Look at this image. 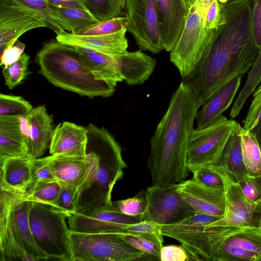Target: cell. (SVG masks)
<instances>
[{
  "label": "cell",
  "mask_w": 261,
  "mask_h": 261,
  "mask_svg": "<svg viewBox=\"0 0 261 261\" xmlns=\"http://www.w3.org/2000/svg\"><path fill=\"white\" fill-rule=\"evenodd\" d=\"M115 10L118 16L125 7L126 0H112Z\"/></svg>",
  "instance_id": "obj_53"
},
{
  "label": "cell",
  "mask_w": 261,
  "mask_h": 261,
  "mask_svg": "<svg viewBox=\"0 0 261 261\" xmlns=\"http://www.w3.org/2000/svg\"><path fill=\"white\" fill-rule=\"evenodd\" d=\"M27 194L0 189V247L3 246L7 237L8 223L12 210Z\"/></svg>",
  "instance_id": "obj_32"
},
{
  "label": "cell",
  "mask_w": 261,
  "mask_h": 261,
  "mask_svg": "<svg viewBox=\"0 0 261 261\" xmlns=\"http://www.w3.org/2000/svg\"><path fill=\"white\" fill-rule=\"evenodd\" d=\"M127 31L141 50L157 54L164 49L156 0H126Z\"/></svg>",
  "instance_id": "obj_10"
},
{
  "label": "cell",
  "mask_w": 261,
  "mask_h": 261,
  "mask_svg": "<svg viewBox=\"0 0 261 261\" xmlns=\"http://www.w3.org/2000/svg\"><path fill=\"white\" fill-rule=\"evenodd\" d=\"M89 12L99 21L118 16L112 0H84Z\"/></svg>",
  "instance_id": "obj_44"
},
{
  "label": "cell",
  "mask_w": 261,
  "mask_h": 261,
  "mask_svg": "<svg viewBox=\"0 0 261 261\" xmlns=\"http://www.w3.org/2000/svg\"><path fill=\"white\" fill-rule=\"evenodd\" d=\"M251 132L254 135L261 151V126L254 128Z\"/></svg>",
  "instance_id": "obj_55"
},
{
  "label": "cell",
  "mask_w": 261,
  "mask_h": 261,
  "mask_svg": "<svg viewBox=\"0 0 261 261\" xmlns=\"http://www.w3.org/2000/svg\"><path fill=\"white\" fill-rule=\"evenodd\" d=\"M251 0L221 6L222 20L202 60L182 81L200 108L227 82L248 72L257 57L251 28Z\"/></svg>",
  "instance_id": "obj_1"
},
{
  "label": "cell",
  "mask_w": 261,
  "mask_h": 261,
  "mask_svg": "<svg viewBox=\"0 0 261 261\" xmlns=\"http://www.w3.org/2000/svg\"><path fill=\"white\" fill-rule=\"evenodd\" d=\"M82 191V188L62 187L59 196L50 205L68 218L77 211L78 203Z\"/></svg>",
  "instance_id": "obj_35"
},
{
  "label": "cell",
  "mask_w": 261,
  "mask_h": 261,
  "mask_svg": "<svg viewBox=\"0 0 261 261\" xmlns=\"http://www.w3.org/2000/svg\"><path fill=\"white\" fill-rule=\"evenodd\" d=\"M118 64L122 77L128 85H142L152 74L155 60L141 50L126 51L118 55Z\"/></svg>",
  "instance_id": "obj_25"
},
{
  "label": "cell",
  "mask_w": 261,
  "mask_h": 261,
  "mask_svg": "<svg viewBox=\"0 0 261 261\" xmlns=\"http://www.w3.org/2000/svg\"><path fill=\"white\" fill-rule=\"evenodd\" d=\"M86 128V150L96 155V169L91 184L80 196L77 211L110 207L113 188L126 167L120 145L108 130L91 123Z\"/></svg>",
  "instance_id": "obj_5"
},
{
  "label": "cell",
  "mask_w": 261,
  "mask_h": 261,
  "mask_svg": "<svg viewBox=\"0 0 261 261\" xmlns=\"http://www.w3.org/2000/svg\"><path fill=\"white\" fill-rule=\"evenodd\" d=\"M57 180L49 164L47 156L33 159L32 161V176L30 189L36 184Z\"/></svg>",
  "instance_id": "obj_42"
},
{
  "label": "cell",
  "mask_w": 261,
  "mask_h": 261,
  "mask_svg": "<svg viewBox=\"0 0 261 261\" xmlns=\"http://www.w3.org/2000/svg\"><path fill=\"white\" fill-rule=\"evenodd\" d=\"M253 97V99L251 103H254L261 101V85L254 91Z\"/></svg>",
  "instance_id": "obj_54"
},
{
  "label": "cell",
  "mask_w": 261,
  "mask_h": 261,
  "mask_svg": "<svg viewBox=\"0 0 261 261\" xmlns=\"http://www.w3.org/2000/svg\"><path fill=\"white\" fill-rule=\"evenodd\" d=\"M125 232L138 235L150 239L160 245L163 246V236L161 225L147 220L127 225Z\"/></svg>",
  "instance_id": "obj_39"
},
{
  "label": "cell",
  "mask_w": 261,
  "mask_h": 261,
  "mask_svg": "<svg viewBox=\"0 0 261 261\" xmlns=\"http://www.w3.org/2000/svg\"><path fill=\"white\" fill-rule=\"evenodd\" d=\"M193 177L200 183L214 188L224 189L221 176L208 166L198 168L192 172Z\"/></svg>",
  "instance_id": "obj_45"
},
{
  "label": "cell",
  "mask_w": 261,
  "mask_h": 261,
  "mask_svg": "<svg viewBox=\"0 0 261 261\" xmlns=\"http://www.w3.org/2000/svg\"><path fill=\"white\" fill-rule=\"evenodd\" d=\"M31 11L44 21L56 34L64 31L56 20L47 0H7Z\"/></svg>",
  "instance_id": "obj_30"
},
{
  "label": "cell",
  "mask_w": 261,
  "mask_h": 261,
  "mask_svg": "<svg viewBox=\"0 0 261 261\" xmlns=\"http://www.w3.org/2000/svg\"><path fill=\"white\" fill-rule=\"evenodd\" d=\"M48 4L54 7L73 8L89 12L84 0H47ZM90 13V12H89Z\"/></svg>",
  "instance_id": "obj_52"
},
{
  "label": "cell",
  "mask_w": 261,
  "mask_h": 261,
  "mask_svg": "<svg viewBox=\"0 0 261 261\" xmlns=\"http://www.w3.org/2000/svg\"><path fill=\"white\" fill-rule=\"evenodd\" d=\"M261 81V47L252 68L250 71L246 82L231 109L230 117H236L243 108L248 97L254 91L257 85Z\"/></svg>",
  "instance_id": "obj_31"
},
{
  "label": "cell",
  "mask_w": 261,
  "mask_h": 261,
  "mask_svg": "<svg viewBox=\"0 0 261 261\" xmlns=\"http://www.w3.org/2000/svg\"><path fill=\"white\" fill-rule=\"evenodd\" d=\"M40 72L56 87L90 98L112 96L116 87L96 80L73 46L57 41L45 43L38 52Z\"/></svg>",
  "instance_id": "obj_3"
},
{
  "label": "cell",
  "mask_w": 261,
  "mask_h": 261,
  "mask_svg": "<svg viewBox=\"0 0 261 261\" xmlns=\"http://www.w3.org/2000/svg\"><path fill=\"white\" fill-rule=\"evenodd\" d=\"M222 217L195 213L179 223L191 225H208L221 219Z\"/></svg>",
  "instance_id": "obj_51"
},
{
  "label": "cell",
  "mask_w": 261,
  "mask_h": 261,
  "mask_svg": "<svg viewBox=\"0 0 261 261\" xmlns=\"http://www.w3.org/2000/svg\"><path fill=\"white\" fill-rule=\"evenodd\" d=\"M24 117L0 116V161L28 155Z\"/></svg>",
  "instance_id": "obj_21"
},
{
  "label": "cell",
  "mask_w": 261,
  "mask_h": 261,
  "mask_svg": "<svg viewBox=\"0 0 261 261\" xmlns=\"http://www.w3.org/2000/svg\"><path fill=\"white\" fill-rule=\"evenodd\" d=\"M0 260L11 261L20 260L24 261L36 260L29 254L17 242L13 236L8 233L3 246L0 247Z\"/></svg>",
  "instance_id": "obj_40"
},
{
  "label": "cell",
  "mask_w": 261,
  "mask_h": 261,
  "mask_svg": "<svg viewBox=\"0 0 261 261\" xmlns=\"http://www.w3.org/2000/svg\"><path fill=\"white\" fill-rule=\"evenodd\" d=\"M73 47L80 54L96 80L115 87L123 81L118 64V55L111 56L87 48Z\"/></svg>",
  "instance_id": "obj_26"
},
{
  "label": "cell",
  "mask_w": 261,
  "mask_h": 261,
  "mask_svg": "<svg viewBox=\"0 0 261 261\" xmlns=\"http://www.w3.org/2000/svg\"><path fill=\"white\" fill-rule=\"evenodd\" d=\"M241 125L238 123L229 137L217 163L223 166L237 181L248 176L245 166L241 144Z\"/></svg>",
  "instance_id": "obj_27"
},
{
  "label": "cell",
  "mask_w": 261,
  "mask_h": 261,
  "mask_svg": "<svg viewBox=\"0 0 261 261\" xmlns=\"http://www.w3.org/2000/svg\"><path fill=\"white\" fill-rule=\"evenodd\" d=\"M240 1H242V0H226V4L228 3H230V2Z\"/></svg>",
  "instance_id": "obj_58"
},
{
  "label": "cell",
  "mask_w": 261,
  "mask_h": 261,
  "mask_svg": "<svg viewBox=\"0 0 261 261\" xmlns=\"http://www.w3.org/2000/svg\"><path fill=\"white\" fill-rule=\"evenodd\" d=\"M56 20L66 32L73 33L100 21L88 11L51 6Z\"/></svg>",
  "instance_id": "obj_28"
},
{
  "label": "cell",
  "mask_w": 261,
  "mask_h": 261,
  "mask_svg": "<svg viewBox=\"0 0 261 261\" xmlns=\"http://www.w3.org/2000/svg\"><path fill=\"white\" fill-rule=\"evenodd\" d=\"M251 28L255 45L261 47V0H251Z\"/></svg>",
  "instance_id": "obj_47"
},
{
  "label": "cell",
  "mask_w": 261,
  "mask_h": 261,
  "mask_svg": "<svg viewBox=\"0 0 261 261\" xmlns=\"http://www.w3.org/2000/svg\"><path fill=\"white\" fill-rule=\"evenodd\" d=\"M86 153L83 156L55 154L47 156L56 179L62 187L82 188L84 191L90 185L95 174L96 156L91 151L86 150Z\"/></svg>",
  "instance_id": "obj_13"
},
{
  "label": "cell",
  "mask_w": 261,
  "mask_h": 261,
  "mask_svg": "<svg viewBox=\"0 0 261 261\" xmlns=\"http://www.w3.org/2000/svg\"><path fill=\"white\" fill-rule=\"evenodd\" d=\"M62 188L57 180L40 182L28 190L27 199L50 205L57 199Z\"/></svg>",
  "instance_id": "obj_33"
},
{
  "label": "cell",
  "mask_w": 261,
  "mask_h": 261,
  "mask_svg": "<svg viewBox=\"0 0 261 261\" xmlns=\"http://www.w3.org/2000/svg\"><path fill=\"white\" fill-rule=\"evenodd\" d=\"M127 29L116 33L101 35H79L66 31L57 34L58 42L72 46L91 49L105 54L117 56L127 51Z\"/></svg>",
  "instance_id": "obj_19"
},
{
  "label": "cell",
  "mask_w": 261,
  "mask_h": 261,
  "mask_svg": "<svg viewBox=\"0 0 261 261\" xmlns=\"http://www.w3.org/2000/svg\"><path fill=\"white\" fill-rule=\"evenodd\" d=\"M124 29H127L126 17L118 16L71 33L79 35H101L116 33Z\"/></svg>",
  "instance_id": "obj_34"
},
{
  "label": "cell",
  "mask_w": 261,
  "mask_h": 261,
  "mask_svg": "<svg viewBox=\"0 0 261 261\" xmlns=\"http://www.w3.org/2000/svg\"><path fill=\"white\" fill-rule=\"evenodd\" d=\"M177 184L152 185L147 188V205L142 220H150L161 225H172L195 213L177 191Z\"/></svg>",
  "instance_id": "obj_11"
},
{
  "label": "cell",
  "mask_w": 261,
  "mask_h": 261,
  "mask_svg": "<svg viewBox=\"0 0 261 261\" xmlns=\"http://www.w3.org/2000/svg\"><path fill=\"white\" fill-rule=\"evenodd\" d=\"M204 8L197 2L189 9L185 25L170 51V60L182 79L189 75L203 57L212 39L206 35L204 25Z\"/></svg>",
  "instance_id": "obj_8"
},
{
  "label": "cell",
  "mask_w": 261,
  "mask_h": 261,
  "mask_svg": "<svg viewBox=\"0 0 261 261\" xmlns=\"http://www.w3.org/2000/svg\"><path fill=\"white\" fill-rule=\"evenodd\" d=\"M53 117L44 106L40 105L24 116L28 155L32 159L41 158L49 148L55 128Z\"/></svg>",
  "instance_id": "obj_17"
},
{
  "label": "cell",
  "mask_w": 261,
  "mask_h": 261,
  "mask_svg": "<svg viewBox=\"0 0 261 261\" xmlns=\"http://www.w3.org/2000/svg\"><path fill=\"white\" fill-rule=\"evenodd\" d=\"M33 109L31 103L21 96L0 94V116H26Z\"/></svg>",
  "instance_id": "obj_38"
},
{
  "label": "cell",
  "mask_w": 261,
  "mask_h": 261,
  "mask_svg": "<svg viewBox=\"0 0 261 261\" xmlns=\"http://www.w3.org/2000/svg\"><path fill=\"white\" fill-rule=\"evenodd\" d=\"M243 75H238L227 82L201 107L196 115L197 128L205 127L222 115L233 101Z\"/></svg>",
  "instance_id": "obj_23"
},
{
  "label": "cell",
  "mask_w": 261,
  "mask_h": 261,
  "mask_svg": "<svg viewBox=\"0 0 261 261\" xmlns=\"http://www.w3.org/2000/svg\"><path fill=\"white\" fill-rule=\"evenodd\" d=\"M221 6L224 5L226 4V0H218Z\"/></svg>",
  "instance_id": "obj_57"
},
{
  "label": "cell",
  "mask_w": 261,
  "mask_h": 261,
  "mask_svg": "<svg viewBox=\"0 0 261 261\" xmlns=\"http://www.w3.org/2000/svg\"><path fill=\"white\" fill-rule=\"evenodd\" d=\"M217 172L224 184L226 212L221 219L210 225L261 228V201L247 198L233 176L218 164L207 166Z\"/></svg>",
  "instance_id": "obj_12"
},
{
  "label": "cell",
  "mask_w": 261,
  "mask_h": 261,
  "mask_svg": "<svg viewBox=\"0 0 261 261\" xmlns=\"http://www.w3.org/2000/svg\"><path fill=\"white\" fill-rule=\"evenodd\" d=\"M30 58L28 55L23 53L16 62L4 67L2 73L5 84L10 89L20 84L29 75Z\"/></svg>",
  "instance_id": "obj_36"
},
{
  "label": "cell",
  "mask_w": 261,
  "mask_h": 261,
  "mask_svg": "<svg viewBox=\"0 0 261 261\" xmlns=\"http://www.w3.org/2000/svg\"><path fill=\"white\" fill-rule=\"evenodd\" d=\"M27 196L14 206L8 223V233L11 234L22 248L36 260L49 259L38 247L34 239L29 222L31 201Z\"/></svg>",
  "instance_id": "obj_20"
},
{
  "label": "cell",
  "mask_w": 261,
  "mask_h": 261,
  "mask_svg": "<svg viewBox=\"0 0 261 261\" xmlns=\"http://www.w3.org/2000/svg\"><path fill=\"white\" fill-rule=\"evenodd\" d=\"M47 25L31 11L7 0L0 1V53L22 34Z\"/></svg>",
  "instance_id": "obj_15"
},
{
  "label": "cell",
  "mask_w": 261,
  "mask_h": 261,
  "mask_svg": "<svg viewBox=\"0 0 261 261\" xmlns=\"http://www.w3.org/2000/svg\"><path fill=\"white\" fill-rule=\"evenodd\" d=\"M222 20L221 5L218 0H210L204 12V25L206 34L212 38Z\"/></svg>",
  "instance_id": "obj_43"
},
{
  "label": "cell",
  "mask_w": 261,
  "mask_h": 261,
  "mask_svg": "<svg viewBox=\"0 0 261 261\" xmlns=\"http://www.w3.org/2000/svg\"><path fill=\"white\" fill-rule=\"evenodd\" d=\"M199 108L192 89L182 81L150 140L147 164L152 185L177 184L187 177L188 144Z\"/></svg>",
  "instance_id": "obj_2"
},
{
  "label": "cell",
  "mask_w": 261,
  "mask_h": 261,
  "mask_svg": "<svg viewBox=\"0 0 261 261\" xmlns=\"http://www.w3.org/2000/svg\"><path fill=\"white\" fill-rule=\"evenodd\" d=\"M261 126V101L251 103L246 118L243 121V128L251 132L254 128Z\"/></svg>",
  "instance_id": "obj_50"
},
{
  "label": "cell",
  "mask_w": 261,
  "mask_h": 261,
  "mask_svg": "<svg viewBox=\"0 0 261 261\" xmlns=\"http://www.w3.org/2000/svg\"><path fill=\"white\" fill-rule=\"evenodd\" d=\"M72 261H133L145 255L121 238L119 232L83 233L70 230Z\"/></svg>",
  "instance_id": "obj_7"
},
{
  "label": "cell",
  "mask_w": 261,
  "mask_h": 261,
  "mask_svg": "<svg viewBox=\"0 0 261 261\" xmlns=\"http://www.w3.org/2000/svg\"><path fill=\"white\" fill-rule=\"evenodd\" d=\"M238 123L223 115L211 124L194 129L187 150L186 166L190 172L217 164L224 147Z\"/></svg>",
  "instance_id": "obj_9"
},
{
  "label": "cell",
  "mask_w": 261,
  "mask_h": 261,
  "mask_svg": "<svg viewBox=\"0 0 261 261\" xmlns=\"http://www.w3.org/2000/svg\"><path fill=\"white\" fill-rule=\"evenodd\" d=\"M177 185V191L195 213L223 217L226 212L224 189L205 186L193 177Z\"/></svg>",
  "instance_id": "obj_16"
},
{
  "label": "cell",
  "mask_w": 261,
  "mask_h": 261,
  "mask_svg": "<svg viewBox=\"0 0 261 261\" xmlns=\"http://www.w3.org/2000/svg\"><path fill=\"white\" fill-rule=\"evenodd\" d=\"M119 232L123 240L133 247L145 254L159 258L163 246L143 237L125 231Z\"/></svg>",
  "instance_id": "obj_41"
},
{
  "label": "cell",
  "mask_w": 261,
  "mask_h": 261,
  "mask_svg": "<svg viewBox=\"0 0 261 261\" xmlns=\"http://www.w3.org/2000/svg\"><path fill=\"white\" fill-rule=\"evenodd\" d=\"M243 160L249 177L261 176V151L254 135L240 127Z\"/></svg>",
  "instance_id": "obj_29"
},
{
  "label": "cell",
  "mask_w": 261,
  "mask_h": 261,
  "mask_svg": "<svg viewBox=\"0 0 261 261\" xmlns=\"http://www.w3.org/2000/svg\"><path fill=\"white\" fill-rule=\"evenodd\" d=\"M32 160L26 155L0 161V189L27 193L31 180Z\"/></svg>",
  "instance_id": "obj_24"
},
{
  "label": "cell",
  "mask_w": 261,
  "mask_h": 261,
  "mask_svg": "<svg viewBox=\"0 0 261 261\" xmlns=\"http://www.w3.org/2000/svg\"><path fill=\"white\" fill-rule=\"evenodd\" d=\"M25 44L18 40L1 53V66L6 67L16 62L23 53Z\"/></svg>",
  "instance_id": "obj_49"
},
{
  "label": "cell",
  "mask_w": 261,
  "mask_h": 261,
  "mask_svg": "<svg viewBox=\"0 0 261 261\" xmlns=\"http://www.w3.org/2000/svg\"><path fill=\"white\" fill-rule=\"evenodd\" d=\"M237 182L247 198L254 202L261 201V176H247Z\"/></svg>",
  "instance_id": "obj_46"
},
{
  "label": "cell",
  "mask_w": 261,
  "mask_h": 261,
  "mask_svg": "<svg viewBox=\"0 0 261 261\" xmlns=\"http://www.w3.org/2000/svg\"><path fill=\"white\" fill-rule=\"evenodd\" d=\"M164 49L170 52L185 25L189 8L185 0H156Z\"/></svg>",
  "instance_id": "obj_18"
},
{
  "label": "cell",
  "mask_w": 261,
  "mask_h": 261,
  "mask_svg": "<svg viewBox=\"0 0 261 261\" xmlns=\"http://www.w3.org/2000/svg\"><path fill=\"white\" fill-rule=\"evenodd\" d=\"M159 258L162 261H188L189 255L181 246L170 245L162 246Z\"/></svg>",
  "instance_id": "obj_48"
},
{
  "label": "cell",
  "mask_w": 261,
  "mask_h": 261,
  "mask_svg": "<svg viewBox=\"0 0 261 261\" xmlns=\"http://www.w3.org/2000/svg\"><path fill=\"white\" fill-rule=\"evenodd\" d=\"M161 228L164 236L180 243L190 260L210 261L221 246L242 248L261 256V228L177 223L162 225Z\"/></svg>",
  "instance_id": "obj_4"
},
{
  "label": "cell",
  "mask_w": 261,
  "mask_h": 261,
  "mask_svg": "<svg viewBox=\"0 0 261 261\" xmlns=\"http://www.w3.org/2000/svg\"><path fill=\"white\" fill-rule=\"evenodd\" d=\"M187 6L189 9L191 6L195 5L198 0H185Z\"/></svg>",
  "instance_id": "obj_56"
},
{
  "label": "cell",
  "mask_w": 261,
  "mask_h": 261,
  "mask_svg": "<svg viewBox=\"0 0 261 261\" xmlns=\"http://www.w3.org/2000/svg\"><path fill=\"white\" fill-rule=\"evenodd\" d=\"M29 218L35 241L48 258L72 261L65 214L49 204L31 201Z\"/></svg>",
  "instance_id": "obj_6"
},
{
  "label": "cell",
  "mask_w": 261,
  "mask_h": 261,
  "mask_svg": "<svg viewBox=\"0 0 261 261\" xmlns=\"http://www.w3.org/2000/svg\"><path fill=\"white\" fill-rule=\"evenodd\" d=\"M146 205L145 191H142L133 197L112 201L110 208L125 215L142 217Z\"/></svg>",
  "instance_id": "obj_37"
},
{
  "label": "cell",
  "mask_w": 261,
  "mask_h": 261,
  "mask_svg": "<svg viewBox=\"0 0 261 261\" xmlns=\"http://www.w3.org/2000/svg\"><path fill=\"white\" fill-rule=\"evenodd\" d=\"M87 139L86 127L64 121L54 129L49 148V153L51 155H85Z\"/></svg>",
  "instance_id": "obj_22"
},
{
  "label": "cell",
  "mask_w": 261,
  "mask_h": 261,
  "mask_svg": "<svg viewBox=\"0 0 261 261\" xmlns=\"http://www.w3.org/2000/svg\"><path fill=\"white\" fill-rule=\"evenodd\" d=\"M67 219L71 231L83 233L124 231L127 225L142 220L141 216L125 215L110 207L80 210Z\"/></svg>",
  "instance_id": "obj_14"
}]
</instances>
